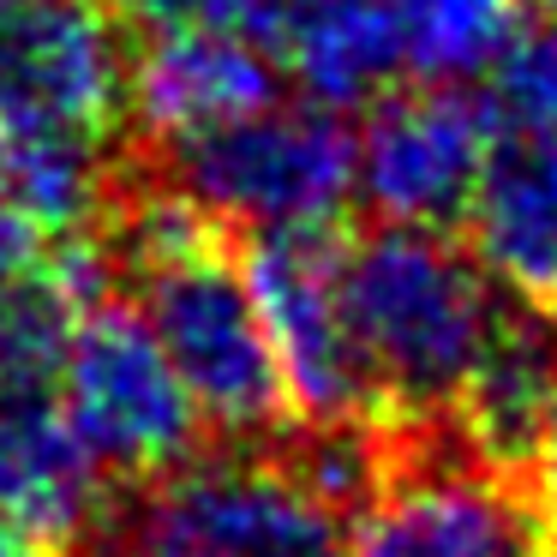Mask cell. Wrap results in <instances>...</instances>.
Here are the masks:
<instances>
[{
  "label": "cell",
  "mask_w": 557,
  "mask_h": 557,
  "mask_svg": "<svg viewBox=\"0 0 557 557\" xmlns=\"http://www.w3.org/2000/svg\"><path fill=\"white\" fill-rule=\"evenodd\" d=\"M246 276H252L258 312L276 348L288 408L306 413V425L366 420L372 384H366L348 306H342V240L270 234V240H252Z\"/></svg>",
  "instance_id": "obj_8"
},
{
  "label": "cell",
  "mask_w": 557,
  "mask_h": 557,
  "mask_svg": "<svg viewBox=\"0 0 557 557\" xmlns=\"http://www.w3.org/2000/svg\"><path fill=\"white\" fill-rule=\"evenodd\" d=\"M342 306L372 401L413 420L456 413L509 318L504 288L444 228H377L342 240Z\"/></svg>",
  "instance_id": "obj_2"
},
{
  "label": "cell",
  "mask_w": 557,
  "mask_h": 557,
  "mask_svg": "<svg viewBox=\"0 0 557 557\" xmlns=\"http://www.w3.org/2000/svg\"><path fill=\"white\" fill-rule=\"evenodd\" d=\"M109 7L150 30H228V37L264 42L276 54L294 0H109Z\"/></svg>",
  "instance_id": "obj_19"
},
{
  "label": "cell",
  "mask_w": 557,
  "mask_h": 557,
  "mask_svg": "<svg viewBox=\"0 0 557 557\" xmlns=\"http://www.w3.org/2000/svg\"><path fill=\"white\" fill-rule=\"evenodd\" d=\"M114 252L133 276V306L186 384L210 432L252 444L288 420V389L258 312L246 258L216 240L198 210L157 193L114 222Z\"/></svg>",
  "instance_id": "obj_1"
},
{
  "label": "cell",
  "mask_w": 557,
  "mask_h": 557,
  "mask_svg": "<svg viewBox=\"0 0 557 557\" xmlns=\"http://www.w3.org/2000/svg\"><path fill=\"white\" fill-rule=\"evenodd\" d=\"M102 480L54 389H0V516L37 540H78L102 521Z\"/></svg>",
  "instance_id": "obj_11"
},
{
  "label": "cell",
  "mask_w": 557,
  "mask_h": 557,
  "mask_svg": "<svg viewBox=\"0 0 557 557\" xmlns=\"http://www.w3.org/2000/svg\"><path fill=\"white\" fill-rule=\"evenodd\" d=\"M473 258L497 288L552 294L557 282V133H497L468 205Z\"/></svg>",
  "instance_id": "obj_12"
},
{
  "label": "cell",
  "mask_w": 557,
  "mask_h": 557,
  "mask_svg": "<svg viewBox=\"0 0 557 557\" xmlns=\"http://www.w3.org/2000/svg\"><path fill=\"white\" fill-rule=\"evenodd\" d=\"M37 240H42V234H30L18 216H7V210H0V288H7V282H18L30 264H37Z\"/></svg>",
  "instance_id": "obj_21"
},
{
  "label": "cell",
  "mask_w": 557,
  "mask_h": 557,
  "mask_svg": "<svg viewBox=\"0 0 557 557\" xmlns=\"http://www.w3.org/2000/svg\"><path fill=\"white\" fill-rule=\"evenodd\" d=\"M528 461H533V504H540V521L557 533V396H552V413H545Z\"/></svg>",
  "instance_id": "obj_20"
},
{
  "label": "cell",
  "mask_w": 557,
  "mask_h": 557,
  "mask_svg": "<svg viewBox=\"0 0 557 557\" xmlns=\"http://www.w3.org/2000/svg\"><path fill=\"white\" fill-rule=\"evenodd\" d=\"M497 114L480 90L401 85L372 102L354 133V181L389 228H444L468 216L497 150Z\"/></svg>",
  "instance_id": "obj_6"
},
{
  "label": "cell",
  "mask_w": 557,
  "mask_h": 557,
  "mask_svg": "<svg viewBox=\"0 0 557 557\" xmlns=\"http://www.w3.org/2000/svg\"><path fill=\"white\" fill-rule=\"evenodd\" d=\"M169 193L210 228L330 234L360 198L354 181V126L336 109L294 97L228 121L205 138L162 150Z\"/></svg>",
  "instance_id": "obj_3"
},
{
  "label": "cell",
  "mask_w": 557,
  "mask_h": 557,
  "mask_svg": "<svg viewBox=\"0 0 557 557\" xmlns=\"http://www.w3.org/2000/svg\"><path fill=\"white\" fill-rule=\"evenodd\" d=\"M102 557H348V528L288 456H193L102 516Z\"/></svg>",
  "instance_id": "obj_4"
},
{
  "label": "cell",
  "mask_w": 557,
  "mask_h": 557,
  "mask_svg": "<svg viewBox=\"0 0 557 557\" xmlns=\"http://www.w3.org/2000/svg\"><path fill=\"white\" fill-rule=\"evenodd\" d=\"M276 61L318 109H372L408 85L396 0H294Z\"/></svg>",
  "instance_id": "obj_13"
},
{
  "label": "cell",
  "mask_w": 557,
  "mask_h": 557,
  "mask_svg": "<svg viewBox=\"0 0 557 557\" xmlns=\"http://www.w3.org/2000/svg\"><path fill=\"white\" fill-rule=\"evenodd\" d=\"M552 396H557V336L540 318H521L509 306L497 342L485 348L480 372L468 377V389L456 401L461 437H468L473 456L497 461V468L516 456H533V437L552 413Z\"/></svg>",
  "instance_id": "obj_14"
},
{
  "label": "cell",
  "mask_w": 557,
  "mask_h": 557,
  "mask_svg": "<svg viewBox=\"0 0 557 557\" xmlns=\"http://www.w3.org/2000/svg\"><path fill=\"white\" fill-rule=\"evenodd\" d=\"M485 102L509 133H557V13H540L516 30Z\"/></svg>",
  "instance_id": "obj_18"
},
{
  "label": "cell",
  "mask_w": 557,
  "mask_h": 557,
  "mask_svg": "<svg viewBox=\"0 0 557 557\" xmlns=\"http://www.w3.org/2000/svg\"><path fill=\"white\" fill-rule=\"evenodd\" d=\"M109 0H25L0 18V121L102 138L126 114L133 49Z\"/></svg>",
  "instance_id": "obj_9"
},
{
  "label": "cell",
  "mask_w": 557,
  "mask_h": 557,
  "mask_svg": "<svg viewBox=\"0 0 557 557\" xmlns=\"http://www.w3.org/2000/svg\"><path fill=\"white\" fill-rule=\"evenodd\" d=\"M18 7H25V0H0V18H7V13H18Z\"/></svg>",
  "instance_id": "obj_24"
},
{
  "label": "cell",
  "mask_w": 557,
  "mask_h": 557,
  "mask_svg": "<svg viewBox=\"0 0 557 557\" xmlns=\"http://www.w3.org/2000/svg\"><path fill=\"white\" fill-rule=\"evenodd\" d=\"M0 557H49V540H37L30 528H18L13 516H0Z\"/></svg>",
  "instance_id": "obj_22"
},
{
  "label": "cell",
  "mask_w": 557,
  "mask_h": 557,
  "mask_svg": "<svg viewBox=\"0 0 557 557\" xmlns=\"http://www.w3.org/2000/svg\"><path fill=\"white\" fill-rule=\"evenodd\" d=\"M348 557H545V521L473 449L401 461L354 516Z\"/></svg>",
  "instance_id": "obj_7"
},
{
  "label": "cell",
  "mask_w": 557,
  "mask_h": 557,
  "mask_svg": "<svg viewBox=\"0 0 557 557\" xmlns=\"http://www.w3.org/2000/svg\"><path fill=\"white\" fill-rule=\"evenodd\" d=\"M90 270L97 258L30 264L18 282L0 288V389H54L61 384L73 330L102 300Z\"/></svg>",
  "instance_id": "obj_16"
},
{
  "label": "cell",
  "mask_w": 557,
  "mask_h": 557,
  "mask_svg": "<svg viewBox=\"0 0 557 557\" xmlns=\"http://www.w3.org/2000/svg\"><path fill=\"white\" fill-rule=\"evenodd\" d=\"M102 193H109L102 138L0 121V210L30 234L85 228L102 210Z\"/></svg>",
  "instance_id": "obj_15"
},
{
  "label": "cell",
  "mask_w": 557,
  "mask_h": 557,
  "mask_svg": "<svg viewBox=\"0 0 557 557\" xmlns=\"http://www.w3.org/2000/svg\"><path fill=\"white\" fill-rule=\"evenodd\" d=\"M54 401L90 461L121 480H162L169 468L193 461L205 432L193 396L133 300H97L78 318Z\"/></svg>",
  "instance_id": "obj_5"
},
{
  "label": "cell",
  "mask_w": 557,
  "mask_h": 557,
  "mask_svg": "<svg viewBox=\"0 0 557 557\" xmlns=\"http://www.w3.org/2000/svg\"><path fill=\"white\" fill-rule=\"evenodd\" d=\"M516 7L521 0H396L408 85L473 90L480 78H492L521 30Z\"/></svg>",
  "instance_id": "obj_17"
},
{
  "label": "cell",
  "mask_w": 557,
  "mask_h": 557,
  "mask_svg": "<svg viewBox=\"0 0 557 557\" xmlns=\"http://www.w3.org/2000/svg\"><path fill=\"white\" fill-rule=\"evenodd\" d=\"M552 300H557V282H552Z\"/></svg>",
  "instance_id": "obj_25"
},
{
  "label": "cell",
  "mask_w": 557,
  "mask_h": 557,
  "mask_svg": "<svg viewBox=\"0 0 557 557\" xmlns=\"http://www.w3.org/2000/svg\"><path fill=\"white\" fill-rule=\"evenodd\" d=\"M270 102H282V61L264 42L228 30H150L145 49H133L126 114L162 150L246 121Z\"/></svg>",
  "instance_id": "obj_10"
},
{
  "label": "cell",
  "mask_w": 557,
  "mask_h": 557,
  "mask_svg": "<svg viewBox=\"0 0 557 557\" xmlns=\"http://www.w3.org/2000/svg\"><path fill=\"white\" fill-rule=\"evenodd\" d=\"M521 7H540V13H557V0H521Z\"/></svg>",
  "instance_id": "obj_23"
}]
</instances>
